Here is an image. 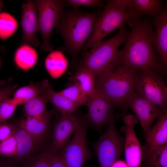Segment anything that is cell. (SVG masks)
<instances>
[{"label":"cell","mask_w":167,"mask_h":167,"mask_svg":"<svg viewBox=\"0 0 167 167\" xmlns=\"http://www.w3.org/2000/svg\"><path fill=\"white\" fill-rule=\"evenodd\" d=\"M98 14L75 9L63 12L55 27L69 52L76 57L93 32Z\"/></svg>","instance_id":"obj_2"},{"label":"cell","mask_w":167,"mask_h":167,"mask_svg":"<svg viewBox=\"0 0 167 167\" xmlns=\"http://www.w3.org/2000/svg\"><path fill=\"white\" fill-rule=\"evenodd\" d=\"M96 88L95 93L86 105L87 117L92 124L101 128L108 124L115 107L104 91L100 88Z\"/></svg>","instance_id":"obj_11"},{"label":"cell","mask_w":167,"mask_h":167,"mask_svg":"<svg viewBox=\"0 0 167 167\" xmlns=\"http://www.w3.org/2000/svg\"><path fill=\"white\" fill-rule=\"evenodd\" d=\"M59 92L79 106L87 105L88 102L86 94L81 86L76 83L72 82L71 84Z\"/></svg>","instance_id":"obj_28"},{"label":"cell","mask_w":167,"mask_h":167,"mask_svg":"<svg viewBox=\"0 0 167 167\" xmlns=\"http://www.w3.org/2000/svg\"><path fill=\"white\" fill-rule=\"evenodd\" d=\"M118 116L113 114L108 123L107 130L94 144L100 167H111L124 151L125 139L118 132L115 125Z\"/></svg>","instance_id":"obj_7"},{"label":"cell","mask_w":167,"mask_h":167,"mask_svg":"<svg viewBox=\"0 0 167 167\" xmlns=\"http://www.w3.org/2000/svg\"><path fill=\"white\" fill-rule=\"evenodd\" d=\"M45 66L50 76L53 79H57L62 76L66 71L68 62L61 51H52L46 57Z\"/></svg>","instance_id":"obj_20"},{"label":"cell","mask_w":167,"mask_h":167,"mask_svg":"<svg viewBox=\"0 0 167 167\" xmlns=\"http://www.w3.org/2000/svg\"><path fill=\"white\" fill-rule=\"evenodd\" d=\"M0 167H19L10 157L0 155Z\"/></svg>","instance_id":"obj_36"},{"label":"cell","mask_w":167,"mask_h":167,"mask_svg":"<svg viewBox=\"0 0 167 167\" xmlns=\"http://www.w3.org/2000/svg\"><path fill=\"white\" fill-rule=\"evenodd\" d=\"M152 22L155 27L154 47L162 67H167V9L165 6L155 16Z\"/></svg>","instance_id":"obj_16"},{"label":"cell","mask_w":167,"mask_h":167,"mask_svg":"<svg viewBox=\"0 0 167 167\" xmlns=\"http://www.w3.org/2000/svg\"><path fill=\"white\" fill-rule=\"evenodd\" d=\"M59 154L67 167H82L92 154L87 143L86 128L84 120L71 140L62 148Z\"/></svg>","instance_id":"obj_9"},{"label":"cell","mask_w":167,"mask_h":167,"mask_svg":"<svg viewBox=\"0 0 167 167\" xmlns=\"http://www.w3.org/2000/svg\"><path fill=\"white\" fill-rule=\"evenodd\" d=\"M137 69L123 65L113 72L95 79L96 87L102 88L115 107L120 109L123 115L127 108V101L135 89Z\"/></svg>","instance_id":"obj_5"},{"label":"cell","mask_w":167,"mask_h":167,"mask_svg":"<svg viewBox=\"0 0 167 167\" xmlns=\"http://www.w3.org/2000/svg\"><path fill=\"white\" fill-rule=\"evenodd\" d=\"M128 31L123 26L112 38L101 41L86 52L81 65L90 70L95 76L104 75L115 71L121 66L120 45L125 43Z\"/></svg>","instance_id":"obj_3"},{"label":"cell","mask_w":167,"mask_h":167,"mask_svg":"<svg viewBox=\"0 0 167 167\" xmlns=\"http://www.w3.org/2000/svg\"><path fill=\"white\" fill-rule=\"evenodd\" d=\"M45 94L49 102L53 105L55 109L61 113L69 114L74 112L79 107L64 96L52 89L50 84L47 88Z\"/></svg>","instance_id":"obj_23"},{"label":"cell","mask_w":167,"mask_h":167,"mask_svg":"<svg viewBox=\"0 0 167 167\" xmlns=\"http://www.w3.org/2000/svg\"><path fill=\"white\" fill-rule=\"evenodd\" d=\"M38 55L36 51L28 45L24 44L16 50L14 60L16 65L24 71L28 70L37 63Z\"/></svg>","instance_id":"obj_24"},{"label":"cell","mask_w":167,"mask_h":167,"mask_svg":"<svg viewBox=\"0 0 167 167\" xmlns=\"http://www.w3.org/2000/svg\"><path fill=\"white\" fill-rule=\"evenodd\" d=\"M34 1L38 11V31L43 39L41 48L44 51L51 52L53 46L49 43V38L63 12L65 2L56 0Z\"/></svg>","instance_id":"obj_8"},{"label":"cell","mask_w":167,"mask_h":167,"mask_svg":"<svg viewBox=\"0 0 167 167\" xmlns=\"http://www.w3.org/2000/svg\"><path fill=\"white\" fill-rule=\"evenodd\" d=\"M52 113V111H49L47 114L41 117L26 118L16 121L14 124L34 136L47 139Z\"/></svg>","instance_id":"obj_17"},{"label":"cell","mask_w":167,"mask_h":167,"mask_svg":"<svg viewBox=\"0 0 167 167\" xmlns=\"http://www.w3.org/2000/svg\"><path fill=\"white\" fill-rule=\"evenodd\" d=\"M126 105L136 114L145 137L154 120L167 112L138 94L135 89L128 98Z\"/></svg>","instance_id":"obj_10"},{"label":"cell","mask_w":167,"mask_h":167,"mask_svg":"<svg viewBox=\"0 0 167 167\" xmlns=\"http://www.w3.org/2000/svg\"><path fill=\"white\" fill-rule=\"evenodd\" d=\"M49 102L44 93L23 104V110L26 118L41 117L47 114L49 111L46 108Z\"/></svg>","instance_id":"obj_25"},{"label":"cell","mask_w":167,"mask_h":167,"mask_svg":"<svg viewBox=\"0 0 167 167\" xmlns=\"http://www.w3.org/2000/svg\"><path fill=\"white\" fill-rule=\"evenodd\" d=\"M125 123L121 129L125 135L124 150L126 162L128 167H140L143 150L136 135L134 125L138 122L136 117L132 114L123 115Z\"/></svg>","instance_id":"obj_13"},{"label":"cell","mask_w":167,"mask_h":167,"mask_svg":"<svg viewBox=\"0 0 167 167\" xmlns=\"http://www.w3.org/2000/svg\"><path fill=\"white\" fill-rule=\"evenodd\" d=\"M162 6V1L160 0H128L127 6L139 17H155L161 10Z\"/></svg>","instance_id":"obj_22"},{"label":"cell","mask_w":167,"mask_h":167,"mask_svg":"<svg viewBox=\"0 0 167 167\" xmlns=\"http://www.w3.org/2000/svg\"><path fill=\"white\" fill-rule=\"evenodd\" d=\"M18 105L13 98L9 96L5 99L0 106V123L11 118Z\"/></svg>","instance_id":"obj_30"},{"label":"cell","mask_w":167,"mask_h":167,"mask_svg":"<svg viewBox=\"0 0 167 167\" xmlns=\"http://www.w3.org/2000/svg\"><path fill=\"white\" fill-rule=\"evenodd\" d=\"M50 84L45 79L36 82H32L20 88L14 92L13 98L19 105H23L27 101L43 93Z\"/></svg>","instance_id":"obj_19"},{"label":"cell","mask_w":167,"mask_h":167,"mask_svg":"<svg viewBox=\"0 0 167 167\" xmlns=\"http://www.w3.org/2000/svg\"><path fill=\"white\" fill-rule=\"evenodd\" d=\"M95 77L90 70L80 65L70 79L72 82L76 83L81 86L87 95L88 101L96 91Z\"/></svg>","instance_id":"obj_21"},{"label":"cell","mask_w":167,"mask_h":167,"mask_svg":"<svg viewBox=\"0 0 167 167\" xmlns=\"http://www.w3.org/2000/svg\"><path fill=\"white\" fill-rule=\"evenodd\" d=\"M17 86L16 84H9L0 88V106L3 101L15 90Z\"/></svg>","instance_id":"obj_34"},{"label":"cell","mask_w":167,"mask_h":167,"mask_svg":"<svg viewBox=\"0 0 167 167\" xmlns=\"http://www.w3.org/2000/svg\"><path fill=\"white\" fill-rule=\"evenodd\" d=\"M128 2V0L107 1L104 11L98 14L92 33L83 47L84 51H87L114 30L123 27L129 20L140 18L127 7Z\"/></svg>","instance_id":"obj_4"},{"label":"cell","mask_w":167,"mask_h":167,"mask_svg":"<svg viewBox=\"0 0 167 167\" xmlns=\"http://www.w3.org/2000/svg\"></svg>","instance_id":"obj_41"},{"label":"cell","mask_w":167,"mask_h":167,"mask_svg":"<svg viewBox=\"0 0 167 167\" xmlns=\"http://www.w3.org/2000/svg\"><path fill=\"white\" fill-rule=\"evenodd\" d=\"M15 126L7 121L0 123V142L6 139L15 133Z\"/></svg>","instance_id":"obj_33"},{"label":"cell","mask_w":167,"mask_h":167,"mask_svg":"<svg viewBox=\"0 0 167 167\" xmlns=\"http://www.w3.org/2000/svg\"><path fill=\"white\" fill-rule=\"evenodd\" d=\"M3 5V2L2 0H0V12Z\"/></svg>","instance_id":"obj_38"},{"label":"cell","mask_w":167,"mask_h":167,"mask_svg":"<svg viewBox=\"0 0 167 167\" xmlns=\"http://www.w3.org/2000/svg\"><path fill=\"white\" fill-rule=\"evenodd\" d=\"M17 27L15 18L9 13L0 12V38L4 41L12 36Z\"/></svg>","instance_id":"obj_29"},{"label":"cell","mask_w":167,"mask_h":167,"mask_svg":"<svg viewBox=\"0 0 167 167\" xmlns=\"http://www.w3.org/2000/svg\"><path fill=\"white\" fill-rule=\"evenodd\" d=\"M84 120L75 112L69 114H61L54 124L52 134L50 148L54 154H58Z\"/></svg>","instance_id":"obj_12"},{"label":"cell","mask_w":167,"mask_h":167,"mask_svg":"<svg viewBox=\"0 0 167 167\" xmlns=\"http://www.w3.org/2000/svg\"><path fill=\"white\" fill-rule=\"evenodd\" d=\"M126 23L130 27L125 44L120 50V62L138 69L148 68L163 75L166 70L162 66L154 47L155 31L148 19L135 18Z\"/></svg>","instance_id":"obj_1"},{"label":"cell","mask_w":167,"mask_h":167,"mask_svg":"<svg viewBox=\"0 0 167 167\" xmlns=\"http://www.w3.org/2000/svg\"><path fill=\"white\" fill-rule=\"evenodd\" d=\"M17 143L15 134L0 142V155L12 157L16 154Z\"/></svg>","instance_id":"obj_31"},{"label":"cell","mask_w":167,"mask_h":167,"mask_svg":"<svg viewBox=\"0 0 167 167\" xmlns=\"http://www.w3.org/2000/svg\"><path fill=\"white\" fill-rule=\"evenodd\" d=\"M66 1L69 6L75 9L80 6L92 8L96 7H102L105 6L103 1L100 0H68Z\"/></svg>","instance_id":"obj_32"},{"label":"cell","mask_w":167,"mask_h":167,"mask_svg":"<svg viewBox=\"0 0 167 167\" xmlns=\"http://www.w3.org/2000/svg\"><path fill=\"white\" fill-rule=\"evenodd\" d=\"M143 167H154L152 166L144 164L143 165Z\"/></svg>","instance_id":"obj_39"},{"label":"cell","mask_w":167,"mask_h":167,"mask_svg":"<svg viewBox=\"0 0 167 167\" xmlns=\"http://www.w3.org/2000/svg\"><path fill=\"white\" fill-rule=\"evenodd\" d=\"M2 88V87H1H1H0V88Z\"/></svg>","instance_id":"obj_40"},{"label":"cell","mask_w":167,"mask_h":167,"mask_svg":"<svg viewBox=\"0 0 167 167\" xmlns=\"http://www.w3.org/2000/svg\"><path fill=\"white\" fill-rule=\"evenodd\" d=\"M111 167H128L126 162L122 160H117Z\"/></svg>","instance_id":"obj_37"},{"label":"cell","mask_w":167,"mask_h":167,"mask_svg":"<svg viewBox=\"0 0 167 167\" xmlns=\"http://www.w3.org/2000/svg\"><path fill=\"white\" fill-rule=\"evenodd\" d=\"M135 89L138 94L167 111V86L162 75L148 68L137 69Z\"/></svg>","instance_id":"obj_6"},{"label":"cell","mask_w":167,"mask_h":167,"mask_svg":"<svg viewBox=\"0 0 167 167\" xmlns=\"http://www.w3.org/2000/svg\"><path fill=\"white\" fill-rule=\"evenodd\" d=\"M158 119L146 137V143L142 148V156L153 149L167 143V112Z\"/></svg>","instance_id":"obj_18"},{"label":"cell","mask_w":167,"mask_h":167,"mask_svg":"<svg viewBox=\"0 0 167 167\" xmlns=\"http://www.w3.org/2000/svg\"><path fill=\"white\" fill-rule=\"evenodd\" d=\"M21 7L22 43L36 48L40 42L36 36L38 31V15L34 1H28L23 3Z\"/></svg>","instance_id":"obj_15"},{"label":"cell","mask_w":167,"mask_h":167,"mask_svg":"<svg viewBox=\"0 0 167 167\" xmlns=\"http://www.w3.org/2000/svg\"><path fill=\"white\" fill-rule=\"evenodd\" d=\"M144 164L154 167H167V143L142 156Z\"/></svg>","instance_id":"obj_27"},{"label":"cell","mask_w":167,"mask_h":167,"mask_svg":"<svg viewBox=\"0 0 167 167\" xmlns=\"http://www.w3.org/2000/svg\"><path fill=\"white\" fill-rule=\"evenodd\" d=\"M50 167H67L61 155L54 154L51 160Z\"/></svg>","instance_id":"obj_35"},{"label":"cell","mask_w":167,"mask_h":167,"mask_svg":"<svg viewBox=\"0 0 167 167\" xmlns=\"http://www.w3.org/2000/svg\"><path fill=\"white\" fill-rule=\"evenodd\" d=\"M50 146L28 157L23 161L19 167H50L51 160L54 154Z\"/></svg>","instance_id":"obj_26"},{"label":"cell","mask_w":167,"mask_h":167,"mask_svg":"<svg viewBox=\"0 0 167 167\" xmlns=\"http://www.w3.org/2000/svg\"><path fill=\"white\" fill-rule=\"evenodd\" d=\"M14 124L15 126V135L17 141V149L15 155L11 158L19 166L28 157L49 146L46 144L47 139L34 136Z\"/></svg>","instance_id":"obj_14"}]
</instances>
